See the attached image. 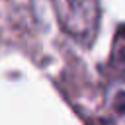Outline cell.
Returning a JSON list of instances; mask_svg holds the SVG:
<instances>
[{
  "label": "cell",
  "instance_id": "cell-1",
  "mask_svg": "<svg viewBox=\"0 0 125 125\" xmlns=\"http://www.w3.org/2000/svg\"><path fill=\"white\" fill-rule=\"evenodd\" d=\"M61 27L76 41L90 43L98 33L100 2L98 0H51Z\"/></svg>",
  "mask_w": 125,
  "mask_h": 125
},
{
  "label": "cell",
  "instance_id": "cell-2",
  "mask_svg": "<svg viewBox=\"0 0 125 125\" xmlns=\"http://www.w3.org/2000/svg\"><path fill=\"white\" fill-rule=\"evenodd\" d=\"M105 102H107V107L113 119L119 125H125V80H117L109 84Z\"/></svg>",
  "mask_w": 125,
  "mask_h": 125
},
{
  "label": "cell",
  "instance_id": "cell-3",
  "mask_svg": "<svg viewBox=\"0 0 125 125\" xmlns=\"http://www.w3.org/2000/svg\"><path fill=\"white\" fill-rule=\"evenodd\" d=\"M113 64L123 72L125 76V27H121L115 35V41H113Z\"/></svg>",
  "mask_w": 125,
  "mask_h": 125
}]
</instances>
